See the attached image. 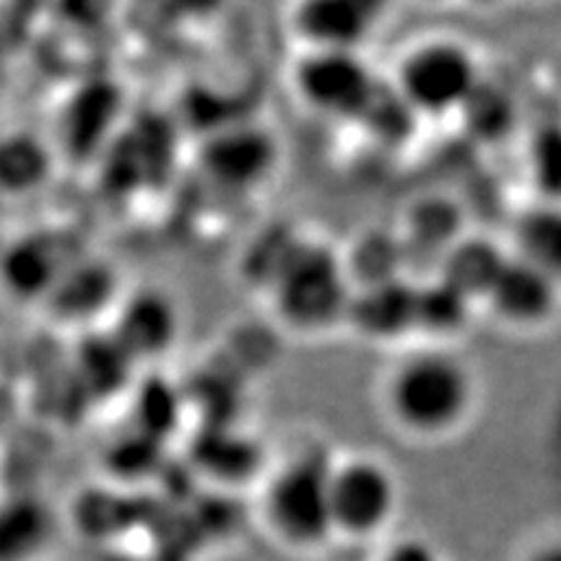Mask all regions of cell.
Wrapping results in <instances>:
<instances>
[{
  "instance_id": "cell-1",
  "label": "cell",
  "mask_w": 561,
  "mask_h": 561,
  "mask_svg": "<svg viewBox=\"0 0 561 561\" xmlns=\"http://www.w3.org/2000/svg\"><path fill=\"white\" fill-rule=\"evenodd\" d=\"M261 289L278 318L299 333H320L346 320L354 294L346 263L325 244L299 237H294Z\"/></svg>"
},
{
  "instance_id": "cell-2",
  "label": "cell",
  "mask_w": 561,
  "mask_h": 561,
  "mask_svg": "<svg viewBox=\"0 0 561 561\" xmlns=\"http://www.w3.org/2000/svg\"><path fill=\"white\" fill-rule=\"evenodd\" d=\"M473 401L468 369L450 354L424 351L392 371L388 409L392 419L419 437H437L455 430Z\"/></svg>"
},
{
  "instance_id": "cell-3",
  "label": "cell",
  "mask_w": 561,
  "mask_h": 561,
  "mask_svg": "<svg viewBox=\"0 0 561 561\" xmlns=\"http://www.w3.org/2000/svg\"><path fill=\"white\" fill-rule=\"evenodd\" d=\"M331 460L307 453L286 460L265 479L261 520L286 549L314 551L333 538Z\"/></svg>"
},
{
  "instance_id": "cell-4",
  "label": "cell",
  "mask_w": 561,
  "mask_h": 561,
  "mask_svg": "<svg viewBox=\"0 0 561 561\" xmlns=\"http://www.w3.org/2000/svg\"><path fill=\"white\" fill-rule=\"evenodd\" d=\"M481 83L479 62L453 39H432L413 47L398 68V94L421 115H447L466 104Z\"/></svg>"
},
{
  "instance_id": "cell-5",
  "label": "cell",
  "mask_w": 561,
  "mask_h": 561,
  "mask_svg": "<svg viewBox=\"0 0 561 561\" xmlns=\"http://www.w3.org/2000/svg\"><path fill=\"white\" fill-rule=\"evenodd\" d=\"M331 520L333 536H377L398 507V489L390 471L371 458L331 462Z\"/></svg>"
},
{
  "instance_id": "cell-6",
  "label": "cell",
  "mask_w": 561,
  "mask_h": 561,
  "mask_svg": "<svg viewBox=\"0 0 561 561\" xmlns=\"http://www.w3.org/2000/svg\"><path fill=\"white\" fill-rule=\"evenodd\" d=\"M291 81L297 96L310 110L354 121H362L380 87L359 53L331 50L301 55Z\"/></svg>"
},
{
  "instance_id": "cell-7",
  "label": "cell",
  "mask_w": 561,
  "mask_h": 561,
  "mask_svg": "<svg viewBox=\"0 0 561 561\" xmlns=\"http://www.w3.org/2000/svg\"><path fill=\"white\" fill-rule=\"evenodd\" d=\"M380 13L382 5L369 0H310L291 11L289 26L305 53H359Z\"/></svg>"
},
{
  "instance_id": "cell-8",
  "label": "cell",
  "mask_w": 561,
  "mask_h": 561,
  "mask_svg": "<svg viewBox=\"0 0 561 561\" xmlns=\"http://www.w3.org/2000/svg\"><path fill=\"white\" fill-rule=\"evenodd\" d=\"M491 310L496 318L515 328H536L557 312L559 284L536 265L510 257L489 294Z\"/></svg>"
},
{
  "instance_id": "cell-9",
  "label": "cell",
  "mask_w": 561,
  "mask_h": 561,
  "mask_svg": "<svg viewBox=\"0 0 561 561\" xmlns=\"http://www.w3.org/2000/svg\"><path fill=\"white\" fill-rule=\"evenodd\" d=\"M346 320L371 341H396L416 331V286L403 278L354 289Z\"/></svg>"
},
{
  "instance_id": "cell-10",
  "label": "cell",
  "mask_w": 561,
  "mask_h": 561,
  "mask_svg": "<svg viewBox=\"0 0 561 561\" xmlns=\"http://www.w3.org/2000/svg\"><path fill=\"white\" fill-rule=\"evenodd\" d=\"M510 255L483 237H468L453 244L439 257V280L455 289L468 301L489 299L496 278L507 265Z\"/></svg>"
},
{
  "instance_id": "cell-11",
  "label": "cell",
  "mask_w": 561,
  "mask_h": 561,
  "mask_svg": "<svg viewBox=\"0 0 561 561\" xmlns=\"http://www.w3.org/2000/svg\"><path fill=\"white\" fill-rule=\"evenodd\" d=\"M0 268H3L0 276H3L5 289H9L13 297L45 299L47 294L58 289V284L62 276H66L70 265L55 261L53 248L42 244V240H24L9 248Z\"/></svg>"
},
{
  "instance_id": "cell-12",
  "label": "cell",
  "mask_w": 561,
  "mask_h": 561,
  "mask_svg": "<svg viewBox=\"0 0 561 561\" xmlns=\"http://www.w3.org/2000/svg\"><path fill=\"white\" fill-rule=\"evenodd\" d=\"M50 151L26 133L0 138V195L24 198L50 178Z\"/></svg>"
},
{
  "instance_id": "cell-13",
  "label": "cell",
  "mask_w": 561,
  "mask_h": 561,
  "mask_svg": "<svg viewBox=\"0 0 561 561\" xmlns=\"http://www.w3.org/2000/svg\"><path fill=\"white\" fill-rule=\"evenodd\" d=\"M229 144H219L208 151L206 164L216 178L231 185H255L273 170V140L263 133H231Z\"/></svg>"
},
{
  "instance_id": "cell-14",
  "label": "cell",
  "mask_w": 561,
  "mask_h": 561,
  "mask_svg": "<svg viewBox=\"0 0 561 561\" xmlns=\"http://www.w3.org/2000/svg\"><path fill=\"white\" fill-rule=\"evenodd\" d=\"M517 257L561 284V203L525 210L515 229Z\"/></svg>"
},
{
  "instance_id": "cell-15",
  "label": "cell",
  "mask_w": 561,
  "mask_h": 561,
  "mask_svg": "<svg viewBox=\"0 0 561 561\" xmlns=\"http://www.w3.org/2000/svg\"><path fill=\"white\" fill-rule=\"evenodd\" d=\"M53 523L45 510L19 502L0 510V561H32L50 541Z\"/></svg>"
},
{
  "instance_id": "cell-16",
  "label": "cell",
  "mask_w": 561,
  "mask_h": 561,
  "mask_svg": "<svg viewBox=\"0 0 561 561\" xmlns=\"http://www.w3.org/2000/svg\"><path fill=\"white\" fill-rule=\"evenodd\" d=\"M468 133L479 140H502L515 125V102L500 87L481 81L458 110Z\"/></svg>"
},
{
  "instance_id": "cell-17",
  "label": "cell",
  "mask_w": 561,
  "mask_h": 561,
  "mask_svg": "<svg viewBox=\"0 0 561 561\" xmlns=\"http://www.w3.org/2000/svg\"><path fill=\"white\" fill-rule=\"evenodd\" d=\"M471 301L437 278L430 286H416V331L430 335H455L468 322Z\"/></svg>"
},
{
  "instance_id": "cell-18",
  "label": "cell",
  "mask_w": 561,
  "mask_h": 561,
  "mask_svg": "<svg viewBox=\"0 0 561 561\" xmlns=\"http://www.w3.org/2000/svg\"><path fill=\"white\" fill-rule=\"evenodd\" d=\"M401 263H403V248L398 244L396 237L375 231V234H369L367 240L359 242V248L351 252L346 273L354 289H364V286H375V284H385V280L401 278L398 276Z\"/></svg>"
},
{
  "instance_id": "cell-19",
  "label": "cell",
  "mask_w": 561,
  "mask_h": 561,
  "mask_svg": "<svg viewBox=\"0 0 561 561\" xmlns=\"http://www.w3.org/2000/svg\"><path fill=\"white\" fill-rule=\"evenodd\" d=\"M411 240L439 252V257L460 240V210L453 203L426 201L413 206L409 219Z\"/></svg>"
},
{
  "instance_id": "cell-20",
  "label": "cell",
  "mask_w": 561,
  "mask_h": 561,
  "mask_svg": "<svg viewBox=\"0 0 561 561\" xmlns=\"http://www.w3.org/2000/svg\"><path fill=\"white\" fill-rule=\"evenodd\" d=\"M533 170L538 185L561 203V130H543L533 144Z\"/></svg>"
},
{
  "instance_id": "cell-21",
  "label": "cell",
  "mask_w": 561,
  "mask_h": 561,
  "mask_svg": "<svg viewBox=\"0 0 561 561\" xmlns=\"http://www.w3.org/2000/svg\"><path fill=\"white\" fill-rule=\"evenodd\" d=\"M380 561H439V557L437 551H434L426 541H421V538H403V541L390 546Z\"/></svg>"
},
{
  "instance_id": "cell-22",
  "label": "cell",
  "mask_w": 561,
  "mask_h": 561,
  "mask_svg": "<svg viewBox=\"0 0 561 561\" xmlns=\"http://www.w3.org/2000/svg\"><path fill=\"white\" fill-rule=\"evenodd\" d=\"M525 561H561V538L559 541H546L541 546H536Z\"/></svg>"
},
{
  "instance_id": "cell-23",
  "label": "cell",
  "mask_w": 561,
  "mask_h": 561,
  "mask_svg": "<svg viewBox=\"0 0 561 561\" xmlns=\"http://www.w3.org/2000/svg\"><path fill=\"white\" fill-rule=\"evenodd\" d=\"M5 62H3V53H0V87H3V79H5Z\"/></svg>"
}]
</instances>
